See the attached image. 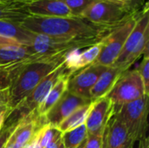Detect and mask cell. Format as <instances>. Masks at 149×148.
I'll return each mask as SVG.
<instances>
[{"mask_svg":"<svg viewBox=\"0 0 149 148\" xmlns=\"http://www.w3.org/2000/svg\"><path fill=\"white\" fill-rule=\"evenodd\" d=\"M123 72L114 66L107 67L100 76L93 89L90 92V99L95 101L108 95L116 81L121 76Z\"/></svg>","mask_w":149,"mask_h":148,"instance_id":"9a60e30c","label":"cell"},{"mask_svg":"<svg viewBox=\"0 0 149 148\" xmlns=\"http://www.w3.org/2000/svg\"><path fill=\"white\" fill-rule=\"evenodd\" d=\"M131 5L134 10H139V6L143 3V0H130Z\"/></svg>","mask_w":149,"mask_h":148,"instance_id":"d6a6232c","label":"cell"},{"mask_svg":"<svg viewBox=\"0 0 149 148\" xmlns=\"http://www.w3.org/2000/svg\"><path fill=\"white\" fill-rule=\"evenodd\" d=\"M58 148H64V147H63V145L61 144V145H60V147H58Z\"/></svg>","mask_w":149,"mask_h":148,"instance_id":"74e56055","label":"cell"},{"mask_svg":"<svg viewBox=\"0 0 149 148\" xmlns=\"http://www.w3.org/2000/svg\"><path fill=\"white\" fill-rule=\"evenodd\" d=\"M69 52L26 62L17 72L9 88L8 105L12 110L50 73L63 65Z\"/></svg>","mask_w":149,"mask_h":148,"instance_id":"7a4b0ae2","label":"cell"},{"mask_svg":"<svg viewBox=\"0 0 149 148\" xmlns=\"http://www.w3.org/2000/svg\"><path fill=\"white\" fill-rule=\"evenodd\" d=\"M71 76V73L67 71L54 85V86L49 92L48 95L46 96L43 103L38 106V108L36 111L38 118H43L48 113V111L57 103V101L62 97V95L66 92L68 80Z\"/></svg>","mask_w":149,"mask_h":148,"instance_id":"e0dca14e","label":"cell"},{"mask_svg":"<svg viewBox=\"0 0 149 148\" xmlns=\"http://www.w3.org/2000/svg\"><path fill=\"white\" fill-rule=\"evenodd\" d=\"M103 136L100 135H87L84 148H102Z\"/></svg>","mask_w":149,"mask_h":148,"instance_id":"484cf974","label":"cell"},{"mask_svg":"<svg viewBox=\"0 0 149 148\" xmlns=\"http://www.w3.org/2000/svg\"><path fill=\"white\" fill-rule=\"evenodd\" d=\"M66 72L67 69L65 62L58 68L45 77L28 96H26L15 108L10 111L4 121L3 127H8L17 124L36 112L54 85Z\"/></svg>","mask_w":149,"mask_h":148,"instance_id":"277c9868","label":"cell"},{"mask_svg":"<svg viewBox=\"0 0 149 148\" xmlns=\"http://www.w3.org/2000/svg\"><path fill=\"white\" fill-rule=\"evenodd\" d=\"M18 123L14 124V125L8 126V127H3L2 128V130L0 131V148H4L5 145L8 142V140H10V136L13 134L16 128L17 127Z\"/></svg>","mask_w":149,"mask_h":148,"instance_id":"d4e9b609","label":"cell"},{"mask_svg":"<svg viewBox=\"0 0 149 148\" xmlns=\"http://www.w3.org/2000/svg\"><path fill=\"white\" fill-rule=\"evenodd\" d=\"M138 148H149V139L148 136H145L144 138L139 140Z\"/></svg>","mask_w":149,"mask_h":148,"instance_id":"1f68e13d","label":"cell"},{"mask_svg":"<svg viewBox=\"0 0 149 148\" xmlns=\"http://www.w3.org/2000/svg\"><path fill=\"white\" fill-rule=\"evenodd\" d=\"M10 111L11 110L8 104L0 105V131L2 130L4 121H5L7 116L9 115V113H10Z\"/></svg>","mask_w":149,"mask_h":148,"instance_id":"4316f807","label":"cell"},{"mask_svg":"<svg viewBox=\"0 0 149 148\" xmlns=\"http://www.w3.org/2000/svg\"><path fill=\"white\" fill-rule=\"evenodd\" d=\"M67 6L73 17H80V15L97 0H59Z\"/></svg>","mask_w":149,"mask_h":148,"instance_id":"603a6c76","label":"cell"},{"mask_svg":"<svg viewBox=\"0 0 149 148\" xmlns=\"http://www.w3.org/2000/svg\"><path fill=\"white\" fill-rule=\"evenodd\" d=\"M37 142H38V137H37V133H36L34 137L27 144H25L22 148H36Z\"/></svg>","mask_w":149,"mask_h":148,"instance_id":"4dcf8cb0","label":"cell"},{"mask_svg":"<svg viewBox=\"0 0 149 148\" xmlns=\"http://www.w3.org/2000/svg\"><path fill=\"white\" fill-rule=\"evenodd\" d=\"M11 148H20V147H17V146H13Z\"/></svg>","mask_w":149,"mask_h":148,"instance_id":"8d00e7d4","label":"cell"},{"mask_svg":"<svg viewBox=\"0 0 149 148\" xmlns=\"http://www.w3.org/2000/svg\"><path fill=\"white\" fill-rule=\"evenodd\" d=\"M61 136H62V133L58 136H57L47 147L45 148H58L60 147V145L62 144V140H61Z\"/></svg>","mask_w":149,"mask_h":148,"instance_id":"f1b7e54d","label":"cell"},{"mask_svg":"<svg viewBox=\"0 0 149 148\" xmlns=\"http://www.w3.org/2000/svg\"><path fill=\"white\" fill-rule=\"evenodd\" d=\"M114 111L115 106L107 96L93 101L92 109L86 121L87 135L103 136Z\"/></svg>","mask_w":149,"mask_h":148,"instance_id":"8fae6325","label":"cell"},{"mask_svg":"<svg viewBox=\"0 0 149 148\" xmlns=\"http://www.w3.org/2000/svg\"><path fill=\"white\" fill-rule=\"evenodd\" d=\"M12 1H19V0H0V2H12Z\"/></svg>","mask_w":149,"mask_h":148,"instance_id":"e575fe53","label":"cell"},{"mask_svg":"<svg viewBox=\"0 0 149 148\" xmlns=\"http://www.w3.org/2000/svg\"><path fill=\"white\" fill-rule=\"evenodd\" d=\"M92 106L93 102L76 109L58 126V129L62 133H64L85 124L88 117V114L92 109Z\"/></svg>","mask_w":149,"mask_h":148,"instance_id":"ffe728a7","label":"cell"},{"mask_svg":"<svg viewBox=\"0 0 149 148\" xmlns=\"http://www.w3.org/2000/svg\"><path fill=\"white\" fill-rule=\"evenodd\" d=\"M137 69L142 79L146 94L149 95V55H144L142 62Z\"/></svg>","mask_w":149,"mask_h":148,"instance_id":"cb8c5ba5","label":"cell"},{"mask_svg":"<svg viewBox=\"0 0 149 148\" xmlns=\"http://www.w3.org/2000/svg\"><path fill=\"white\" fill-rule=\"evenodd\" d=\"M149 95L115 107L114 115L123 124L129 140L135 143L144 138L148 128Z\"/></svg>","mask_w":149,"mask_h":148,"instance_id":"8992f818","label":"cell"},{"mask_svg":"<svg viewBox=\"0 0 149 148\" xmlns=\"http://www.w3.org/2000/svg\"><path fill=\"white\" fill-rule=\"evenodd\" d=\"M140 12V10L134 12L125 22L113 29L106 37H104L101 51L96 60L93 63V65H100L106 67H110L113 65L122 50L127 38L133 31Z\"/></svg>","mask_w":149,"mask_h":148,"instance_id":"52a82bcc","label":"cell"},{"mask_svg":"<svg viewBox=\"0 0 149 148\" xmlns=\"http://www.w3.org/2000/svg\"><path fill=\"white\" fill-rule=\"evenodd\" d=\"M19 1H26V0H19Z\"/></svg>","mask_w":149,"mask_h":148,"instance_id":"ab89813d","label":"cell"},{"mask_svg":"<svg viewBox=\"0 0 149 148\" xmlns=\"http://www.w3.org/2000/svg\"><path fill=\"white\" fill-rule=\"evenodd\" d=\"M149 14L148 5L141 10L136 24L127 38L122 50L112 66L123 72L129 70L141 55H149Z\"/></svg>","mask_w":149,"mask_h":148,"instance_id":"3957f363","label":"cell"},{"mask_svg":"<svg viewBox=\"0 0 149 148\" xmlns=\"http://www.w3.org/2000/svg\"><path fill=\"white\" fill-rule=\"evenodd\" d=\"M107 68L103 65L92 64L72 74L68 80L67 91L79 97L90 99L91 90Z\"/></svg>","mask_w":149,"mask_h":148,"instance_id":"30bf717a","label":"cell"},{"mask_svg":"<svg viewBox=\"0 0 149 148\" xmlns=\"http://www.w3.org/2000/svg\"><path fill=\"white\" fill-rule=\"evenodd\" d=\"M88 99H84L69 92L67 90L57 103L43 117L39 118L42 126L49 125L57 127L76 109L92 103Z\"/></svg>","mask_w":149,"mask_h":148,"instance_id":"9c48e42d","label":"cell"},{"mask_svg":"<svg viewBox=\"0 0 149 148\" xmlns=\"http://www.w3.org/2000/svg\"><path fill=\"white\" fill-rule=\"evenodd\" d=\"M85 141H86V140H85ZM85 141H84V142H83V143H82V144H81V145H80V146H79L78 148H84V146H85Z\"/></svg>","mask_w":149,"mask_h":148,"instance_id":"d590c367","label":"cell"},{"mask_svg":"<svg viewBox=\"0 0 149 148\" xmlns=\"http://www.w3.org/2000/svg\"><path fill=\"white\" fill-rule=\"evenodd\" d=\"M109 1H113V2H118V3H126L127 5H129L132 9H134L131 5V2L130 0H109Z\"/></svg>","mask_w":149,"mask_h":148,"instance_id":"836d02e7","label":"cell"},{"mask_svg":"<svg viewBox=\"0 0 149 148\" xmlns=\"http://www.w3.org/2000/svg\"><path fill=\"white\" fill-rule=\"evenodd\" d=\"M30 16L24 5V1L0 2V20L18 23Z\"/></svg>","mask_w":149,"mask_h":148,"instance_id":"d6986e66","label":"cell"},{"mask_svg":"<svg viewBox=\"0 0 149 148\" xmlns=\"http://www.w3.org/2000/svg\"><path fill=\"white\" fill-rule=\"evenodd\" d=\"M30 60H32V58L0 67V92L8 90L10 88L17 72L22 67L23 65Z\"/></svg>","mask_w":149,"mask_h":148,"instance_id":"7402d4cb","label":"cell"},{"mask_svg":"<svg viewBox=\"0 0 149 148\" xmlns=\"http://www.w3.org/2000/svg\"><path fill=\"white\" fill-rule=\"evenodd\" d=\"M123 124L113 115L110 119L103 134L102 148H134Z\"/></svg>","mask_w":149,"mask_h":148,"instance_id":"4fadbf2b","label":"cell"},{"mask_svg":"<svg viewBox=\"0 0 149 148\" xmlns=\"http://www.w3.org/2000/svg\"><path fill=\"white\" fill-rule=\"evenodd\" d=\"M36 148H40V147H38V145H37V146H36Z\"/></svg>","mask_w":149,"mask_h":148,"instance_id":"f35d334b","label":"cell"},{"mask_svg":"<svg viewBox=\"0 0 149 148\" xmlns=\"http://www.w3.org/2000/svg\"><path fill=\"white\" fill-rule=\"evenodd\" d=\"M20 45H22V44L15 40L0 37V48L1 47H9V46H20Z\"/></svg>","mask_w":149,"mask_h":148,"instance_id":"83f0119b","label":"cell"},{"mask_svg":"<svg viewBox=\"0 0 149 148\" xmlns=\"http://www.w3.org/2000/svg\"><path fill=\"white\" fill-rule=\"evenodd\" d=\"M87 131L86 123L71 131L62 133L61 140L64 148H78L86 139Z\"/></svg>","mask_w":149,"mask_h":148,"instance_id":"44dd1931","label":"cell"},{"mask_svg":"<svg viewBox=\"0 0 149 148\" xmlns=\"http://www.w3.org/2000/svg\"><path fill=\"white\" fill-rule=\"evenodd\" d=\"M0 37L15 40L22 45H31L35 33L24 29L17 22L0 20Z\"/></svg>","mask_w":149,"mask_h":148,"instance_id":"2e32d148","label":"cell"},{"mask_svg":"<svg viewBox=\"0 0 149 148\" xmlns=\"http://www.w3.org/2000/svg\"><path fill=\"white\" fill-rule=\"evenodd\" d=\"M18 24L36 34L66 39L102 38L112 31L80 17L28 16Z\"/></svg>","mask_w":149,"mask_h":148,"instance_id":"6da1fadb","label":"cell"},{"mask_svg":"<svg viewBox=\"0 0 149 148\" xmlns=\"http://www.w3.org/2000/svg\"><path fill=\"white\" fill-rule=\"evenodd\" d=\"M144 85L138 69L121 74L107 97L115 107L135 101L146 96Z\"/></svg>","mask_w":149,"mask_h":148,"instance_id":"ba28073f","label":"cell"},{"mask_svg":"<svg viewBox=\"0 0 149 148\" xmlns=\"http://www.w3.org/2000/svg\"><path fill=\"white\" fill-rule=\"evenodd\" d=\"M24 5L30 16L73 17L67 6L59 0H26Z\"/></svg>","mask_w":149,"mask_h":148,"instance_id":"7c38bea8","label":"cell"},{"mask_svg":"<svg viewBox=\"0 0 149 148\" xmlns=\"http://www.w3.org/2000/svg\"><path fill=\"white\" fill-rule=\"evenodd\" d=\"M29 58H39L33 56L26 45L9 46L0 48V67L21 62Z\"/></svg>","mask_w":149,"mask_h":148,"instance_id":"ac0fdd59","label":"cell"},{"mask_svg":"<svg viewBox=\"0 0 149 148\" xmlns=\"http://www.w3.org/2000/svg\"><path fill=\"white\" fill-rule=\"evenodd\" d=\"M9 100V89L0 92V105L8 104Z\"/></svg>","mask_w":149,"mask_h":148,"instance_id":"f546056e","label":"cell"},{"mask_svg":"<svg viewBox=\"0 0 149 148\" xmlns=\"http://www.w3.org/2000/svg\"><path fill=\"white\" fill-rule=\"evenodd\" d=\"M137 10H134L126 3L97 0L80 15V17L95 25L113 30Z\"/></svg>","mask_w":149,"mask_h":148,"instance_id":"5b68a950","label":"cell"},{"mask_svg":"<svg viewBox=\"0 0 149 148\" xmlns=\"http://www.w3.org/2000/svg\"><path fill=\"white\" fill-rule=\"evenodd\" d=\"M103 38L93 45L86 48L83 51H79L80 50H74L67 54L65 66L71 75L92 65L96 60L102 48Z\"/></svg>","mask_w":149,"mask_h":148,"instance_id":"5bb4252c","label":"cell"}]
</instances>
